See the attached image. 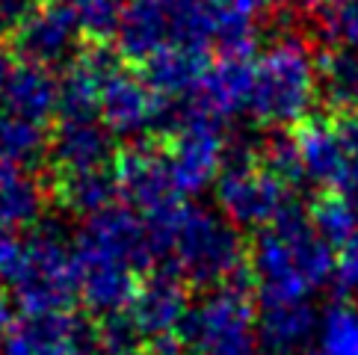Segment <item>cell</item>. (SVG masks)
I'll list each match as a JSON object with an SVG mask.
<instances>
[{"label": "cell", "mask_w": 358, "mask_h": 355, "mask_svg": "<svg viewBox=\"0 0 358 355\" xmlns=\"http://www.w3.org/2000/svg\"><path fill=\"white\" fill-rule=\"evenodd\" d=\"M155 255L166 258L175 275L196 287H222L237 282L246 263V246L225 217L175 198L143 217Z\"/></svg>", "instance_id": "6da1fadb"}, {"label": "cell", "mask_w": 358, "mask_h": 355, "mask_svg": "<svg viewBox=\"0 0 358 355\" xmlns=\"http://www.w3.org/2000/svg\"><path fill=\"white\" fill-rule=\"evenodd\" d=\"M252 275L264 302H305L331 282L335 255L317 234L311 217L293 205L285 217L258 231L252 246Z\"/></svg>", "instance_id": "7a4b0ae2"}, {"label": "cell", "mask_w": 358, "mask_h": 355, "mask_svg": "<svg viewBox=\"0 0 358 355\" xmlns=\"http://www.w3.org/2000/svg\"><path fill=\"white\" fill-rule=\"evenodd\" d=\"M317 92V66L308 45L296 36L273 42L255 59V89L249 113L266 128H287L308 116Z\"/></svg>", "instance_id": "3957f363"}, {"label": "cell", "mask_w": 358, "mask_h": 355, "mask_svg": "<svg viewBox=\"0 0 358 355\" xmlns=\"http://www.w3.org/2000/svg\"><path fill=\"white\" fill-rule=\"evenodd\" d=\"M189 355H258V311L249 290L231 282L213 287L181 323Z\"/></svg>", "instance_id": "277c9868"}, {"label": "cell", "mask_w": 358, "mask_h": 355, "mask_svg": "<svg viewBox=\"0 0 358 355\" xmlns=\"http://www.w3.org/2000/svg\"><path fill=\"white\" fill-rule=\"evenodd\" d=\"M216 201L222 217L240 228H266L293 208L290 184L266 169L261 151L240 148L216 178Z\"/></svg>", "instance_id": "5b68a950"}, {"label": "cell", "mask_w": 358, "mask_h": 355, "mask_svg": "<svg viewBox=\"0 0 358 355\" xmlns=\"http://www.w3.org/2000/svg\"><path fill=\"white\" fill-rule=\"evenodd\" d=\"M15 302L24 314L69 311L78 296V275H74V249L62 240L57 228H39L27 234V261L12 284Z\"/></svg>", "instance_id": "8992f818"}, {"label": "cell", "mask_w": 358, "mask_h": 355, "mask_svg": "<svg viewBox=\"0 0 358 355\" xmlns=\"http://www.w3.org/2000/svg\"><path fill=\"white\" fill-rule=\"evenodd\" d=\"M166 157H169L172 181L178 196H199L222 175L228 145L222 136V122L208 116L196 104L181 110L175 128L166 133Z\"/></svg>", "instance_id": "52a82bcc"}, {"label": "cell", "mask_w": 358, "mask_h": 355, "mask_svg": "<svg viewBox=\"0 0 358 355\" xmlns=\"http://www.w3.org/2000/svg\"><path fill=\"white\" fill-rule=\"evenodd\" d=\"M98 116L113 136L139 139L145 133H169L181 110L172 98L160 95L145 74L119 66L101 86Z\"/></svg>", "instance_id": "ba28073f"}, {"label": "cell", "mask_w": 358, "mask_h": 355, "mask_svg": "<svg viewBox=\"0 0 358 355\" xmlns=\"http://www.w3.org/2000/svg\"><path fill=\"white\" fill-rule=\"evenodd\" d=\"M113 175H116L119 184V196L143 217L181 198L175 189L169 157H166L163 145L134 143L122 148L116 160H113Z\"/></svg>", "instance_id": "9c48e42d"}, {"label": "cell", "mask_w": 358, "mask_h": 355, "mask_svg": "<svg viewBox=\"0 0 358 355\" xmlns=\"http://www.w3.org/2000/svg\"><path fill=\"white\" fill-rule=\"evenodd\" d=\"M74 275H78V296L98 314H116L131 308L139 290V273L122 258L92 249L86 243H74Z\"/></svg>", "instance_id": "30bf717a"}, {"label": "cell", "mask_w": 358, "mask_h": 355, "mask_svg": "<svg viewBox=\"0 0 358 355\" xmlns=\"http://www.w3.org/2000/svg\"><path fill=\"white\" fill-rule=\"evenodd\" d=\"M80 39L83 33L69 3H39L12 36L24 62H39L48 68L74 57V48Z\"/></svg>", "instance_id": "8fae6325"}, {"label": "cell", "mask_w": 358, "mask_h": 355, "mask_svg": "<svg viewBox=\"0 0 358 355\" xmlns=\"http://www.w3.org/2000/svg\"><path fill=\"white\" fill-rule=\"evenodd\" d=\"M113 133L101 119H57L50 133V166L57 175H78L92 169H107L116 160Z\"/></svg>", "instance_id": "7c38bea8"}, {"label": "cell", "mask_w": 358, "mask_h": 355, "mask_svg": "<svg viewBox=\"0 0 358 355\" xmlns=\"http://www.w3.org/2000/svg\"><path fill=\"white\" fill-rule=\"evenodd\" d=\"M255 89V59L252 54H220L201 78L193 104L208 116L225 122L240 110H249Z\"/></svg>", "instance_id": "4fadbf2b"}, {"label": "cell", "mask_w": 358, "mask_h": 355, "mask_svg": "<svg viewBox=\"0 0 358 355\" xmlns=\"http://www.w3.org/2000/svg\"><path fill=\"white\" fill-rule=\"evenodd\" d=\"M127 311H131L134 323L145 335V340L157 335H169V332H181V323L189 314L187 282L172 270L151 275L139 284Z\"/></svg>", "instance_id": "5bb4252c"}, {"label": "cell", "mask_w": 358, "mask_h": 355, "mask_svg": "<svg viewBox=\"0 0 358 355\" xmlns=\"http://www.w3.org/2000/svg\"><path fill=\"white\" fill-rule=\"evenodd\" d=\"M119 57L145 66V62L175 42V12L163 0H127L122 27L116 33Z\"/></svg>", "instance_id": "9a60e30c"}, {"label": "cell", "mask_w": 358, "mask_h": 355, "mask_svg": "<svg viewBox=\"0 0 358 355\" xmlns=\"http://www.w3.org/2000/svg\"><path fill=\"white\" fill-rule=\"evenodd\" d=\"M92 335H95V328H89L71 311L24 314L6 335L0 355H48L66 344L89 340Z\"/></svg>", "instance_id": "2e32d148"}, {"label": "cell", "mask_w": 358, "mask_h": 355, "mask_svg": "<svg viewBox=\"0 0 358 355\" xmlns=\"http://www.w3.org/2000/svg\"><path fill=\"white\" fill-rule=\"evenodd\" d=\"M320 317L311 302H264L258 311L261 347L273 355H296L314 344Z\"/></svg>", "instance_id": "e0dca14e"}, {"label": "cell", "mask_w": 358, "mask_h": 355, "mask_svg": "<svg viewBox=\"0 0 358 355\" xmlns=\"http://www.w3.org/2000/svg\"><path fill=\"white\" fill-rule=\"evenodd\" d=\"M208 68H210L208 48H193V45L172 42L145 62L143 74L160 95L175 101V98L196 95L199 86H201V78L208 74Z\"/></svg>", "instance_id": "ac0fdd59"}, {"label": "cell", "mask_w": 358, "mask_h": 355, "mask_svg": "<svg viewBox=\"0 0 358 355\" xmlns=\"http://www.w3.org/2000/svg\"><path fill=\"white\" fill-rule=\"evenodd\" d=\"M293 143H296L302 172L311 181L323 184L326 189L335 187L338 175L343 169V145L335 128L331 113L323 116H305L296 128H293Z\"/></svg>", "instance_id": "d6986e66"}, {"label": "cell", "mask_w": 358, "mask_h": 355, "mask_svg": "<svg viewBox=\"0 0 358 355\" xmlns=\"http://www.w3.org/2000/svg\"><path fill=\"white\" fill-rule=\"evenodd\" d=\"M48 189L33 166L0 163V228L24 231L42 219Z\"/></svg>", "instance_id": "ffe728a7"}, {"label": "cell", "mask_w": 358, "mask_h": 355, "mask_svg": "<svg viewBox=\"0 0 358 355\" xmlns=\"http://www.w3.org/2000/svg\"><path fill=\"white\" fill-rule=\"evenodd\" d=\"M0 107L18 113V116L50 124V119H54L59 110V80L54 78V71L48 66L21 62V66H15L9 74Z\"/></svg>", "instance_id": "44dd1931"}, {"label": "cell", "mask_w": 358, "mask_h": 355, "mask_svg": "<svg viewBox=\"0 0 358 355\" xmlns=\"http://www.w3.org/2000/svg\"><path fill=\"white\" fill-rule=\"evenodd\" d=\"M317 86L331 110H358V45H329L317 62Z\"/></svg>", "instance_id": "7402d4cb"}, {"label": "cell", "mask_w": 358, "mask_h": 355, "mask_svg": "<svg viewBox=\"0 0 358 355\" xmlns=\"http://www.w3.org/2000/svg\"><path fill=\"white\" fill-rule=\"evenodd\" d=\"M57 198L62 208H69L80 217H95V213L116 205L119 184L113 169H92L78 175H57Z\"/></svg>", "instance_id": "603a6c76"}, {"label": "cell", "mask_w": 358, "mask_h": 355, "mask_svg": "<svg viewBox=\"0 0 358 355\" xmlns=\"http://www.w3.org/2000/svg\"><path fill=\"white\" fill-rule=\"evenodd\" d=\"M50 148V133L45 122L18 116L0 107V163L36 166Z\"/></svg>", "instance_id": "cb8c5ba5"}, {"label": "cell", "mask_w": 358, "mask_h": 355, "mask_svg": "<svg viewBox=\"0 0 358 355\" xmlns=\"http://www.w3.org/2000/svg\"><path fill=\"white\" fill-rule=\"evenodd\" d=\"M311 355H358V308L338 302L320 317Z\"/></svg>", "instance_id": "d4e9b609"}, {"label": "cell", "mask_w": 358, "mask_h": 355, "mask_svg": "<svg viewBox=\"0 0 358 355\" xmlns=\"http://www.w3.org/2000/svg\"><path fill=\"white\" fill-rule=\"evenodd\" d=\"M311 225L331 249H338L358 234V208L338 193H326L311 205Z\"/></svg>", "instance_id": "484cf974"}, {"label": "cell", "mask_w": 358, "mask_h": 355, "mask_svg": "<svg viewBox=\"0 0 358 355\" xmlns=\"http://www.w3.org/2000/svg\"><path fill=\"white\" fill-rule=\"evenodd\" d=\"M74 18L89 45H107L122 27L127 0H71Z\"/></svg>", "instance_id": "4316f807"}, {"label": "cell", "mask_w": 358, "mask_h": 355, "mask_svg": "<svg viewBox=\"0 0 358 355\" xmlns=\"http://www.w3.org/2000/svg\"><path fill=\"white\" fill-rule=\"evenodd\" d=\"M145 335L139 332L131 311L104 314L95 326V352L98 355H143Z\"/></svg>", "instance_id": "83f0119b"}, {"label": "cell", "mask_w": 358, "mask_h": 355, "mask_svg": "<svg viewBox=\"0 0 358 355\" xmlns=\"http://www.w3.org/2000/svg\"><path fill=\"white\" fill-rule=\"evenodd\" d=\"M317 15L329 45H358V0H329Z\"/></svg>", "instance_id": "f1b7e54d"}, {"label": "cell", "mask_w": 358, "mask_h": 355, "mask_svg": "<svg viewBox=\"0 0 358 355\" xmlns=\"http://www.w3.org/2000/svg\"><path fill=\"white\" fill-rule=\"evenodd\" d=\"M24 261H27V234L0 228V284L12 290L24 270Z\"/></svg>", "instance_id": "f546056e"}, {"label": "cell", "mask_w": 358, "mask_h": 355, "mask_svg": "<svg viewBox=\"0 0 358 355\" xmlns=\"http://www.w3.org/2000/svg\"><path fill=\"white\" fill-rule=\"evenodd\" d=\"M338 294H355L358 290V234L335 249V273H331Z\"/></svg>", "instance_id": "4dcf8cb0"}, {"label": "cell", "mask_w": 358, "mask_h": 355, "mask_svg": "<svg viewBox=\"0 0 358 355\" xmlns=\"http://www.w3.org/2000/svg\"><path fill=\"white\" fill-rule=\"evenodd\" d=\"M36 0H0V33L15 36V30L30 18Z\"/></svg>", "instance_id": "1f68e13d"}, {"label": "cell", "mask_w": 358, "mask_h": 355, "mask_svg": "<svg viewBox=\"0 0 358 355\" xmlns=\"http://www.w3.org/2000/svg\"><path fill=\"white\" fill-rule=\"evenodd\" d=\"M143 355H189V352H187L181 332H169V335L148 338L143 347Z\"/></svg>", "instance_id": "d6a6232c"}, {"label": "cell", "mask_w": 358, "mask_h": 355, "mask_svg": "<svg viewBox=\"0 0 358 355\" xmlns=\"http://www.w3.org/2000/svg\"><path fill=\"white\" fill-rule=\"evenodd\" d=\"M48 355H98L95 352V335L89 340H78V344H66V347H59V349L48 352Z\"/></svg>", "instance_id": "836d02e7"}, {"label": "cell", "mask_w": 358, "mask_h": 355, "mask_svg": "<svg viewBox=\"0 0 358 355\" xmlns=\"http://www.w3.org/2000/svg\"><path fill=\"white\" fill-rule=\"evenodd\" d=\"M12 326H15V317H12V305L6 296H0V347H3L6 335L12 332Z\"/></svg>", "instance_id": "e575fe53"}, {"label": "cell", "mask_w": 358, "mask_h": 355, "mask_svg": "<svg viewBox=\"0 0 358 355\" xmlns=\"http://www.w3.org/2000/svg\"><path fill=\"white\" fill-rule=\"evenodd\" d=\"M12 59L3 48H0V101H3V92H6V83H9V74H12Z\"/></svg>", "instance_id": "d590c367"}, {"label": "cell", "mask_w": 358, "mask_h": 355, "mask_svg": "<svg viewBox=\"0 0 358 355\" xmlns=\"http://www.w3.org/2000/svg\"><path fill=\"white\" fill-rule=\"evenodd\" d=\"M243 3H246L249 9H255V12H266L275 3V0H243Z\"/></svg>", "instance_id": "8d00e7d4"}, {"label": "cell", "mask_w": 358, "mask_h": 355, "mask_svg": "<svg viewBox=\"0 0 358 355\" xmlns=\"http://www.w3.org/2000/svg\"><path fill=\"white\" fill-rule=\"evenodd\" d=\"M299 3H302L305 9H314V12H320V9H323V6L329 3V0H299Z\"/></svg>", "instance_id": "74e56055"}, {"label": "cell", "mask_w": 358, "mask_h": 355, "mask_svg": "<svg viewBox=\"0 0 358 355\" xmlns=\"http://www.w3.org/2000/svg\"><path fill=\"white\" fill-rule=\"evenodd\" d=\"M36 3H69V0H36Z\"/></svg>", "instance_id": "f35d334b"}, {"label": "cell", "mask_w": 358, "mask_h": 355, "mask_svg": "<svg viewBox=\"0 0 358 355\" xmlns=\"http://www.w3.org/2000/svg\"><path fill=\"white\" fill-rule=\"evenodd\" d=\"M163 3H169V6H175V3H184V0H163Z\"/></svg>", "instance_id": "ab89813d"}]
</instances>
